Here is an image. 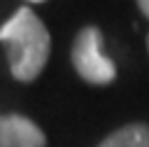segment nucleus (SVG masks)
<instances>
[{
	"label": "nucleus",
	"instance_id": "1",
	"mask_svg": "<svg viewBox=\"0 0 149 147\" xmlns=\"http://www.w3.org/2000/svg\"><path fill=\"white\" fill-rule=\"evenodd\" d=\"M0 42L9 61V72L16 82H33L49 61L51 37L42 19L30 7H19L16 14L0 26Z\"/></svg>",
	"mask_w": 149,
	"mask_h": 147
},
{
	"label": "nucleus",
	"instance_id": "4",
	"mask_svg": "<svg viewBox=\"0 0 149 147\" xmlns=\"http://www.w3.org/2000/svg\"><path fill=\"white\" fill-rule=\"evenodd\" d=\"M98 147H149V124L135 121L112 131Z\"/></svg>",
	"mask_w": 149,
	"mask_h": 147
},
{
	"label": "nucleus",
	"instance_id": "6",
	"mask_svg": "<svg viewBox=\"0 0 149 147\" xmlns=\"http://www.w3.org/2000/svg\"><path fill=\"white\" fill-rule=\"evenodd\" d=\"M147 49H149V35H147Z\"/></svg>",
	"mask_w": 149,
	"mask_h": 147
},
{
	"label": "nucleus",
	"instance_id": "2",
	"mask_svg": "<svg viewBox=\"0 0 149 147\" xmlns=\"http://www.w3.org/2000/svg\"><path fill=\"white\" fill-rule=\"evenodd\" d=\"M70 58L77 75L88 84L105 86L116 77L114 61L102 54V33L98 26H84L77 33L70 49Z\"/></svg>",
	"mask_w": 149,
	"mask_h": 147
},
{
	"label": "nucleus",
	"instance_id": "5",
	"mask_svg": "<svg viewBox=\"0 0 149 147\" xmlns=\"http://www.w3.org/2000/svg\"><path fill=\"white\" fill-rule=\"evenodd\" d=\"M137 7H140V12L149 19V0H137Z\"/></svg>",
	"mask_w": 149,
	"mask_h": 147
},
{
	"label": "nucleus",
	"instance_id": "3",
	"mask_svg": "<svg viewBox=\"0 0 149 147\" xmlns=\"http://www.w3.org/2000/svg\"><path fill=\"white\" fill-rule=\"evenodd\" d=\"M0 147H47V135L23 114H0Z\"/></svg>",
	"mask_w": 149,
	"mask_h": 147
},
{
	"label": "nucleus",
	"instance_id": "7",
	"mask_svg": "<svg viewBox=\"0 0 149 147\" xmlns=\"http://www.w3.org/2000/svg\"><path fill=\"white\" fill-rule=\"evenodd\" d=\"M33 2H42V0H33Z\"/></svg>",
	"mask_w": 149,
	"mask_h": 147
}]
</instances>
